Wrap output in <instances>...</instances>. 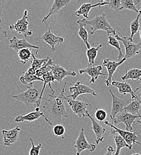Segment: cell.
I'll return each instance as SVG.
<instances>
[{"label":"cell","instance_id":"obj_17","mask_svg":"<svg viewBox=\"0 0 141 155\" xmlns=\"http://www.w3.org/2000/svg\"><path fill=\"white\" fill-rule=\"evenodd\" d=\"M103 69V67L99 65L97 66H88L87 68L85 69H80L79 71V72L80 74H86L91 77V80L89 82L90 84H94L96 81L98 79L99 76H103L104 77H106V75H108L106 74H104L101 72V71Z\"/></svg>","mask_w":141,"mask_h":155},{"label":"cell","instance_id":"obj_13","mask_svg":"<svg viewBox=\"0 0 141 155\" xmlns=\"http://www.w3.org/2000/svg\"><path fill=\"white\" fill-rule=\"evenodd\" d=\"M48 68L51 69L55 80L59 82L60 83L62 82V80L66 77L70 76L74 77L76 76V72L72 71H67L64 67L59 64L54 63L53 64L49 66Z\"/></svg>","mask_w":141,"mask_h":155},{"label":"cell","instance_id":"obj_10","mask_svg":"<svg viewBox=\"0 0 141 155\" xmlns=\"http://www.w3.org/2000/svg\"><path fill=\"white\" fill-rule=\"evenodd\" d=\"M69 91L72 92L73 94L69 96H66L68 98H71L73 100L82 94H91L93 96H97L95 91L88 85L81 84L80 81H78L73 86L69 88Z\"/></svg>","mask_w":141,"mask_h":155},{"label":"cell","instance_id":"obj_30","mask_svg":"<svg viewBox=\"0 0 141 155\" xmlns=\"http://www.w3.org/2000/svg\"><path fill=\"white\" fill-rule=\"evenodd\" d=\"M141 18V10H139V13L138 14L136 17L135 18L130 24V37H129L132 41H133V38L135 34H137L138 31L140 29V23L139 19Z\"/></svg>","mask_w":141,"mask_h":155},{"label":"cell","instance_id":"obj_5","mask_svg":"<svg viewBox=\"0 0 141 155\" xmlns=\"http://www.w3.org/2000/svg\"><path fill=\"white\" fill-rule=\"evenodd\" d=\"M115 38L118 41L122 42L125 49L124 58L126 60L128 58H133L140 53L141 42H133L129 37L122 36L120 32H118V34L115 35Z\"/></svg>","mask_w":141,"mask_h":155},{"label":"cell","instance_id":"obj_23","mask_svg":"<svg viewBox=\"0 0 141 155\" xmlns=\"http://www.w3.org/2000/svg\"><path fill=\"white\" fill-rule=\"evenodd\" d=\"M111 133L114 137V141L115 143V145L117 147V149H116V151H115V153L114 155H120L121 149L124 147H127L129 149V150H130L129 146L126 143V142L124 141V140L112 128H111Z\"/></svg>","mask_w":141,"mask_h":155},{"label":"cell","instance_id":"obj_22","mask_svg":"<svg viewBox=\"0 0 141 155\" xmlns=\"http://www.w3.org/2000/svg\"><path fill=\"white\" fill-rule=\"evenodd\" d=\"M41 117L45 119V116L44 115L43 113L40 110V107H36V110L34 112H30L25 115H19L17 116L15 118V121L16 122H22L24 121L31 122L38 120Z\"/></svg>","mask_w":141,"mask_h":155},{"label":"cell","instance_id":"obj_11","mask_svg":"<svg viewBox=\"0 0 141 155\" xmlns=\"http://www.w3.org/2000/svg\"><path fill=\"white\" fill-rule=\"evenodd\" d=\"M74 147L76 149V155H80L82 152L88 150L90 152H93L96 149V145L89 143L84 133V129L81 128L78 138L76 139Z\"/></svg>","mask_w":141,"mask_h":155},{"label":"cell","instance_id":"obj_18","mask_svg":"<svg viewBox=\"0 0 141 155\" xmlns=\"http://www.w3.org/2000/svg\"><path fill=\"white\" fill-rule=\"evenodd\" d=\"M82 5L81 7L75 12V15L78 16V17H81L83 16L84 17L85 19L87 20L89 19V13L91 11V9L99 6L101 7V6L105 5L106 4H108V1H100L99 2L95 4H92L91 3H84L83 2H81Z\"/></svg>","mask_w":141,"mask_h":155},{"label":"cell","instance_id":"obj_29","mask_svg":"<svg viewBox=\"0 0 141 155\" xmlns=\"http://www.w3.org/2000/svg\"><path fill=\"white\" fill-rule=\"evenodd\" d=\"M20 81L23 84H33L34 82L38 81L43 82V79L41 78L38 77L35 74H31L28 71L23 73V74L20 77Z\"/></svg>","mask_w":141,"mask_h":155},{"label":"cell","instance_id":"obj_24","mask_svg":"<svg viewBox=\"0 0 141 155\" xmlns=\"http://www.w3.org/2000/svg\"><path fill=\"white\" fill-rule=\"evenodd\" d=\"M41 78L43 79V82H44V85H43V87L42 90L41 91V96H40V100H41V101L42 100L43 93H44V90L46 88V85L48 84L49 85L50 89L51 90L52 94H55V91L53 90V88L52 87V85H51V83H52V82L53 83H55V78L54 77V76H53V75L52 74V72L51 71H48L46 73H45L41 77Z\"/></svg>","mask_w":141,"mask_h":155},{"label":"cell","instance_id":"obj_37","mask_svg":"<svg viewBox=\"0 0 141 155\" xmlns=\"http://www.w3.org/2000/svg\"><path fill=\"white\" fill-rule=\"evenodd\" d=\"M108 5L111 9L114 10L116 12L122 10L120 0H110L108 2Z\"/></svg>","mask_w":141,"mask_h":155},{"label":"cell","instance_id":"obj_36","mask_svg":"<svg viewBox=\"0 0 141 155\" xmlns=\"http://www.w3.org/2000/svg\"><path fill=\"white\" fill-rule=\"evenodd\" d=\"M30 140L31 143V148L30 150L29 155H39L41 149L42 148V144H39L37 146L34 145V141L32 138H30Z\"/></svg>","mask_w":141,"mask_h":155},{"label":"cell","instance_id":"obj_40","mask_svg":"<svg viewBox=\"0 0 141 155\" xmlns=\"http://www.w3.org/2000/svg\"><path fill=\"white\" fill-rule=\"evenodd\" d=\"M140 81V85L136 88L134 91V93L136 95V96L139 98V100L141 101V78Z\"/></svg>","mask_w":141,"mask_h":155},{"label":"cell","instance_id":"obj_3","mask_svg":"<svg viewBox=\"0 0 141 155\" xmlns=\"http://www.w3.org/2000/svg\"><path fill=\"white\" fill-rule=\"evenodd\" d=\"M40 92L33 86V84H31L27 87L26 91L22 92L17 95L12 96V97L24 103L28 107H31L36 104L37 107H39L41 102L40 100Z\"/></svg>","mask_w":141,"mask_h":155},{"label":"cell","instance_id":"obj_20","mask_svg":"<svg viewBox=\"0 0 141 155\" xmlns=\"http://www.w3.org/2000/svg\"><path fill=\"white\" fill-rule=\"evenodd\" d=\"M70 2L71 0H55L53 2L52 7L49 10L48 14L43 18L41 22L45 24H48L47 21L51 16L59 13L60 10L64 7L68 5Z\"/></svg>","mask_w":141,"mask_h":155},{"label":"cell","instance_id":"obj_8","mask_svg":"<svg viewBox=\"0 0 141 155\" xmlns=\"http://www.w3.org/2000/svg\"><path fill=\"white\" fill-rule=\"evenodd\" d=\"M111 96H112V109L110 115V117L112 119V122L114 120L115 116L118 114L121 113L124 111V109L130 103L131 100L127 98L122 99L115 96L111 91V90H109Z\"/></svg>","mask_w":141,"mask_h":155},{"label":"cell","instance_id":"obj_14","mask_svg":"<svg viewBox=\"0 0 141 155\" xmlns=\"http://www.w3.org/2000/svg\"><path fill=\"white\" fill-rule=\"evenodd\" d=\"M9 42H10V44L9 47L10 48L13 49L17 52L20 50L24 49V48H36L37 49L36 54H38L39 47L37 45H33L29 43L25 38L19 39L16 36H13L12 38L9 39Z\"/></svg>","mask_w":141,"mask_h":155},{"label":"cell","instance_id":"obj_34","mask_svg":"<svg viewBox=\"0 0 141 155\" xmlns=\"http://www.w3.org/2000/svg\"><path fill=\"white\" fill-rule=\"evenodd\" d=\"M32 58H33V61L31 63V68H33L36 71L41 69V68H42L43 66H44L48 61L49 59L50 58L48 56L46 58L39 59L36 58L35 55L33 53L32 54Z\"/></svg>","mask_w":141,"mask_h":155},{"label":"cell","instance_id":"obj_12","mask_svg":"<svg viewBox=\"0 0 141 155\" xmlns=\"http://www.w3.org/2000/svg\"><path fill=\"white\" fill-rule=\"evenodd\" d=\"M126 59L125 58L122 59L121 61H112L110 60L109 58H104L103 60V63L104 67H106L107 71H108V78L105 80V84L107 87H109L111 85V83L112 82V77L117 71V68L123 64L125 61Z\"/></svg>","mask_w":141,"mask_h":155},{"label":"cell","instance_id":"obj_44","mask_svg":"<svg viewBox=\"0 0 141 155\" xmlns=\"http://www.w3.org/2000/svg\"><path fill=\"white\" fill-rule=\"evenodd\" d=\"M137 122L141 125V120H137Z\"/></svg>","mask_w":141,"mask_h":155},{"label":"cell","instance_id":"obj_26","mask_svg":"<svg viewBox=\"0 0 141 155\" xmlns=\"http://www.w3.org/2000/svg\"><path fill=\"white\" fill-rule=\"evenodd\" d=\"M78 25H79V31H78V35L81 39L83 41V42L85 43L87 49H89L91 48L90 44L88 42V32L85 28L86 26L85 24L83 19L79 20L77 21Z\"/></svg>","mask_w":141,"mask_h":155},{"label":"cell","instance_id":"obj_33","mask_svg":"<svg viewBox=\"0 0 141 155\" xmlns=\"http://www.w3.org/2000/svg\"><path fill=\"white\" fill-rule=\"evenodd\" d=\"M18 56L22 64H26L28 62L31 58H32V51L30 48L22 49L17 52Z\"/></svg>","mask_w":141,"mask_h":155},{"label":"cell","instance_id":"obj_15","mask_svg":"<svg viewBox=\"0 0 141 155\" xmlns=\"http://www.w3.org/2000/svg\"><path fill=\"white\" fill-rule=\"evenodd\" d=\"M37 39L43 40L44 42L49 45L51 47V50L53 53L57 51L55 49V45L61 44L64 41V38L55 35L51 32L50 28H49L48 31H45L44 34Z\"/></svg>","mask_w":141,"mask_h":155},{"label":"cell","instance_id":"obj_45","mask_svg":"<svg viewBox=\"0 0 141 155\" xmlns=\"http://www.w3.org/2000/svg\"><path fill=\"white\" fill-rule=\"evenodd\" d=\"M139 33H140V37H141V28H140V29H139Z\"/></svg>","mask_w":141,"mask_h":155},{"label":"cell","instance_id":"obj_1","mask_svg":"<svg viewBox=\"0 0 141 155\" xmlns=\"http://www.w3.org/2000/svg\"><path fill=\"white\" fill-rule=\"evenodd\" d=\"M64 99L60 94H49L43 106V113L45 116L44 120L51 125L55 126L60 124L62 119L69 117L65 110Z\"/></svg>","mask_w":141,"mask_h":155},{"label":"cell","instance_id":"obj_19","mask_svg":"<svg viewBox=\"0 0 141 155\" xmlns=\"http://www.w3.org/2000/svg\"><path fill=\"white\" fill-rule=\"evenodd\" d=\"M86 117H88L92 122L91 127H89L88 129L93 130V131H94L96 135V140H95L96 143L97 144H99L100 142H103V140H104L103 135L106 132V129L101 125L100 123L96 121L92 116H91L89 113L87 114Z\"/></svg>","mask_w":141,"mask_h":155},{"label":"cell","instance_id":"obj_6","mask_svg":"<svg viewBox=\"0 0 141 155\" xmlns=\"http://www.w3.org/2000/svg\"><path fill=\"white\" fill-rule=\"evenodd\" d=\"M28 10H25L23 12V15L22 18L18 20L15 23H13L9 26L10 29L14 30L17 33L23 35V38H25L33 34V31L29 30L28 29L29 21L28 20Z\"/></svg>","mask_w":141,"mask_h":155},{"label":"cell","instance_id":"obj_4","mask_svg":"<svg viewBox=\"0 0 141 155\" xmlns=\"http://www.w3.org/2000/svg\"><path fill=\"white\" fill-rule=\"evenodd\" d=\"M66 84L67 83L65 82L64 87L61 92V96L63 97L65 101H67L69 106L71 107L72 111L76 115H77L79 117H86L87 114L88 113L87 109L90 104L85 101H82L79 100H73L70 98L66 97V96L65 95V88Z\"/></svg>","mask_w":141,"mask_h":155},{"label":"cell","instance_id":"obj_32","mask_svg":"<svg viewBox=\"0 0 141 155\" xmlns=\"http://www.w3.org/2000/svg\"><path fill=\"white\" fill-rule=\"evenodd\" d=\"M139 3L138 1H133V0H121V4L122 9L129 10L131 11H133L138 14L139 13V10H138L136 5Z\"/></svg>","mask_w":141,"mask_h":155},{"label":"cell","instance_id":"obj_28","mask_svg":"<svg viewBox=\"0 0 141 155\" xmlns=\"http://www.w3.org/2000/svg\"><path fill=\"white\" fill-rule=\"evenodd\" d=\"M102 44H100L97 47H95L94 44H93V47H91L90 48L86 50V57L88 60L89 66H93L94 64L95 60L97 56L98 51L99 49L102 47Z\"/></svg>","mask_w":141,"mask_h":155},{"label":"cell","instance_id":"obj_43","mask_svg":"<svg viewBox=\"0 0 141 155\" xmlns=\"http://www.w3.org/2000/svg\"><path fill=\"white\" fill-rule=\"evenodd\" d=\"M131 155H141V154L138 153H133V154H132Z\"/></svg>","mask_w":141,"mask_h":155},{"label":"cell","instance_id":"obj_41","mask_svg":"<svg viewBox=\"0 0 141 155\" xmlns=\"http://www.w3.org/2000/svg\"><path fill=\"white\" fill-rule=\"evenodd\" d=\"M115 152V150L113 148L112 146H109L108 148V150L107 152L106 153V154L104 155H113V153Z\"/></svg>","mask_w":141,"mask_h":155},{"label":"cell","instance_id":"obj_27","mask_svg":"<svg viewBox=\"0 0 141 155\" xmlns=\"http://www.w3.org/2000/svg\"><path fill=\"white\" fill-rule=\"evenodd\" d=\"M141 78V69H127L124 75L121 77L122 81H127L129 79L140 80Z\"/></svg>","mask_w":141,"mask_h":155},{"label":"cell","instance_id":"obj_31","mask_svg":"<svg viewBox=\"0 0 141 155\" xmlns=\"http://www.w3.org/2000/svg\"><path fill=\"white\" fill-rule=\"evenodd\" d=\"M107 44L110 45L114 47H115L118 51V61H121L122 59L124 58V54L122 52L121 47L119 41L114 37L108 35V41L107 42Z\"/></svg>","mask_w":141,"mask_h":155},{"label":"cell","instance_id":"obj_9","mask_svg":"<svg viewBox=\"0 0 141 155\" xmlns=\"http://www.w3.org/2000/svg\"><path fill=\"white\" fill-rule=\"evenodd\" d=\"M138 119H141V116L133 115L124 110L115 116L114 120L112 122V124H117L118 123H123L125 125L126 131L132 132L133 130L132 125Z\"/></svg>","mask_w":141,"mask_h":155},{"label":"cell","instance_id":"obj_16","mask_svg":"<svg viewBox=\"0 0 141 155\" xmlns=\"http://www.w3.org/2000/svg\"><path fill=\"white\" fill-rule=\"evenodd\" d=\"M20 128L16 127L10 130H3L2 134L3 136V144L5 146H10L17 142L19 137Z\"/></svg>","mask_w":141,"mask_h":155},{"label":"cell","instance_id":"obj_21","mask_svg":"<svg viewBox=\"0 0 141 155\" xmlns=\"http://www.w3.org/2000/svg\"><path fill=\"white\" fill-rule=\"evenodd\" d=\"M111 84L118 89V92L121 94L126 95L127 94H130L132 96V99H136L139 100L136 95L134 93L130 85L127 82H121L116 81H112Z\"/></svg>","mask_w":141,"mask_h":155},{"label":"cell","instance_id":"obj_46","mask_svg":"<svg viewBox=\"0 0 141 155\" xmlns=\"http://www.w3.org/2000/svg\"><path fill=\"white\" fill-rule=\"evenodd\" d=\"M139 114H140V115H141V108L140 110H139Z\"/></svg>","mask_w":141,"mask_h":155},{"label":"cell","instance_id":"obj_35","mask_svg":"<svg viewBox=\"0 0 141 155\" xmlns=\"http://www.w3.org/2000/svg\"><path fill=\"white\" fill-rule=\"evenodd\" d=\"M53 133L57 137H61L62 138H64L65 134V128L64 126L61 124H58L54 126Z\"/></svg>","mask_w":141,"mask_h":155},{"label":"cell","instance_id":"obj_38","mask_svg":"<svg viewBox=\"0 0 141 155\" xmlns=\"http://www.w3.org/2000/svg\"><path fill=\"white\" fill-rule=\"evenodd\" d=\"M94 116L96 119L99 121V122H103L104 121L108 116L107 112L101 109H96Z\"/></svg>","mask_w":141,"mask_h":155},{"label":"cell","instance_id":"obj_39","mask_svg":"<svg viewBox=\"0 0 141 155\" xmlns=\"http://www.w3.org/2000/svg\"><path fill=\"white\" fill-rule=\"evenodd\" d=\"M1 23V22H0ZM5 38H9V35L7 34V31L3 29L0 24V42Z\"/></svg>","mask_w":141,"mask_h":155},{"label":"cell","instance_id":"obj_7","mask_svg":"<svg viewBox=\"0 0 141 155\" xmlns=\"http://www.w3.org/2000/svg\"><path fill=\"white\" fill-rule=\"evenodd\" d=\"M104 124L106 125H108L111 128H112L115 131H116L121 137L124 140V141L126 142V143L129 146L130 150L132 149L133 145L134 144H138L141 146V143H139L138 140L139 137L137 135L136 133H133V132H129L126 130H124L121 128H118L117 127H115L113 124H111L108 120L104 121Z\"/></svg>","mask_w":141,"mask_h":155},{"label":"cell","instance_id":"obj_2","mask_svg":"<svg viewBox=\"0 0 141 155\" xmlns=\"http://www.w3.org/2000/svg\"><path fill=\"white\" fill-rule=\"evenodd\" d=\"M86 26L90 25L91 26L90 30V34L91 35H94L98 31H106L108 35L110 34H114L116 35L115 31L111 26L108 20L106 18V13H101L100 15H97L93 19H83Z\"/></svg>","mask_w":141,"mask_h":155},{"label":"cell","instance_id":"obj_25","mask_svg":"<svg viewBox=\"0 0 141 155\" xmlns=\"http://www.w3.org/2000/svg\"><path fill=\"white\" fill-rule=\"evenodd\" d=\"M141 108V101L136 99H132L130 103L124 109V110L133 115L141 116L139 110Z\"/></svg>","mask_w":141,"mask_h":155},{"label":"cell","instance_id":"obj_42","mask_svg":"<svg viewBox=\"0 0 141 155\" xmlns=\"http://www.w3.org/2000/svg\"><path fill=\"white\" fill-rule=\"evenodd\" d=\"M4 3L5 1L4 0H0V22L1 23V16H2V10L4 7Z\"/></svg>","mask_w":141,"mask_h":155}]
</instances>
